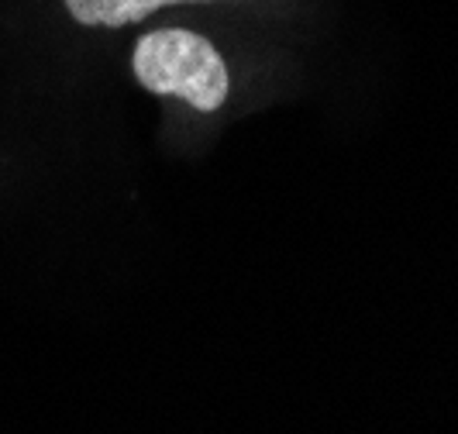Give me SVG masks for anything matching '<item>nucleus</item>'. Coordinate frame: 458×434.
I'll list each match as a JSON object with an SVG mask.
<instances>
[{"mask_svg": "<svg viewBox=\"0 0 458 434\" xmlns=\"http://www.w3.org/2000/svg\"><path fill=\"white\" fill-rule=\"evenodd\" d=\"M138 83L148 93L183 97L197 111H217L228 97V66L207 38L180 28L141 35L131 55Z\"/></svg>", "mask_w": 458, "mask_h": 434, "instance_id": "1", "label": "nucleus"}, {"mask_svg": "<svg viewBox=\"0 0 458 434\" xmlns=\"http://www.w3.org/2000/svg\"><path fill=\"white\" fill-rule=\"evenodd\" d=\"M66 11L80 24L97 28H124V24L145 21L152 11L169 4H190V0H63Z\"/></svg>", "mask_w": 458, "mask_h": 434, "instance_id": "2", "label": "nucleus"}]
</instances>
